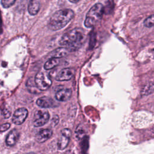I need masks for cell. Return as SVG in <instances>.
Instances as JSON below:
<instances>
[{"label": "cell", "mask_w": 154, "mask_h": 154, "mask_svg": "<svg viewBox=\"0 0 154 154\" xmlns=\"http://www.w3.org/2000/svg\"><path fill=\"white\" fill-rule=\"evenodd\" d=\"M72 90L70 88H63L58 90L55 94V99L58 101H67L72 96Z\"/></svg>", "instance_id": "30bf717a"}, {"label": "cell", "mask_w": 154, "mask_h": 154, "mask_svg": "<svg viewBox=\"0 0 154 154\" xmlns=\"http://www.w3.org/2000/svg\"><path fill=\"white\" fill-rule=\"evenodd\" d=\"M19 138V133L16 129L11 130L7 135L5 140V143L8 146H14L17 141Z\"/></svg>", "instance_id": "8fae6325"}, {"label": "cell", "mask_w": 154, "mask_h": 154, "mask_svg": "<svg viewBox=\"0 0 154 154\" xmlns=\"http://www.w3.org/2000/svg\"><path fill=\"white\" fill-rule=\"evenodd\" d=\"M75 74V70L72 68H64L56 76L55 79L58 81L70 80Z\"/></svg>", "instance_id": "52a82bcc"}, {"label": "cell", "mask_w": 154, "mask_h": 154, "mask_svg": "<svg viewBox=\"0 0 154 154\" xmlns=\"http://www.w3.org/2000/svg\"><path fill=\"white\" fill-rule=\"evenodd\" d=\"M104 7L101 3H96L88 10L84 20V25L86 28L94 26L102 18L103 14Z\"/></svg>", "instance_id": "3957f363"}, {"label": "cell", "mask_w": 154, "mask_h": 154, "mask_svg": "<svg viewBox=\"0 0 154 154\" xmlns=\"http://www.w3.org/2000/svg\"><path fill=\"white\" fill-rule=\"evenodd\" d=\"M37 105L43 108H49L57 106V103L51 97L43 96L39 97L36 101Z\"/></svg>", "instance_id": "ba28073f"}, {"label": "cell", "mask_w": 154, "mask_h": 154, "mask_svg": "<svg viewBox=\"0 0 154 154\" xmlns=\"http://www.w3.org/2000/svg\"><path fill=\"white\" fill-rule=\"evenodd\" d=\"M49 119V114L48 111L37 110L34 115L33 125L35 127H40L45 125Z\"/></svg>", "instance_id": "5b68a950"}, {"label": "cell", "mask_w": 154, "mask_h": 154, "mask_svg": "<svg viewBox=\"0 0 154 154\" xmlns=\"http://www.w3.org/2000/svg\"><path fill=\"white\" fill-rule=\"evenodd\" d=\"M58 120H59L58 117L57 116H55L54 117V118H52V122L54 123V125H57V124L58 123Z\"/></svg>", "instance_id": "603a6c76"}, {"label": "cell", "mask_w": 154, "mask_h": 154, "mask_svg": "<svg viewBox=\"0 0 154 154\" xmlns=\"http://www.w3.org/2000/svg\"><path fill=\"white\" fill-rule=\"evenodd\" d=\"M64 154H75V152L72 150H69L65 152Z\"/></svg>", "instance_id": "cb8c5ba5"}, {"label": "cell", "mask_w": 154, "mask_h": 154, "mask_svg": "<svg viewBox=\"0 0 154 154\" xmlns=\"http://www.w3.org/2000/svg\"><path fill=\"white\" fill-rule=\"evenodd\" d=\"M34 82L37 88L40 91L46 90L52 84V80L49 74L43 72L37 73L34 78Z\"/></svg>", "instance_id": "277c9868"}, {"label": "cell", "mask_w": 154, "mask_h": 154, "mask_svg": "<svg viewBox=\"0 0 154 154\" xmlns=\"http://www.w3.org/2000/svg\"><path fill=\"white\" fill-rule=\"evenodd\" d=\"M28 111L25 108H20L17 109L12 117V122L17 125L22 124L26 119Z\"/></svg>", "instance_id": "8992f818"}, {"label": "cell", "mask_w": 154, "mask_h": 154, "mask_svg": "<svg viewBox=\"0 0 154 154\" xmlns=\"http://www.w3.org/2000/svg\"><path fill=\"white\" fill-rule=\"evenodd\" d=\"M60 58L52 57V58H49V59L45 63L44 69H45V70H50V69H52L54 68L55 67H56L57 66H58V64L60 63Z\"/></svg>", "instance_id": "9a60e30c"}, {"label": "cell", "mask_w": 154, "mask_h": 154, "mask_svg": "<svg viewBox=\"0 0 154 154\" xmlns=\"http://www.w3.org/2000/svg\"><path fill=\"white\" fill-rule=\"evenodd\" d=\"M10 124L8 123L2 124V125L0 126V132L7 131L10 128Z\"/></svg>", "instance_id": "7402d4cb"}, {"label": "cell", "mask_w": 154, "mask_h": 154, "mask_svg": "<svg viewBox=\"0 0 154 154\" xmlns=\"http://www.w3.org/2000/svg\"><path fill=\"white\" fill-rule=\"evenodd\" d=\"M70 2L72 3H77L78 2H79L80 0H69Z\"/></svg>", "instance_id": "d4e9b609"}, {"label": "cell", "mask_w": 154, "mask_h": 154, "mask_svg": "<svg viewBox=\"0 0 154 154\" xmlns=\"http://www.w3.org/2000/svg\"><path fill=\"white\" fill-rule=\"evenodd\" d=\"M154 89V84H147L143 89L142 93L143 94H149L151 92H152L153 90Z\"/></svg>", "instance_id": "ac0fdd59"}, {"label": "cell", "mask_w": 154, "mask_h": 154, "mask_svg": "<svg viewBox=\"0 0 154 154\" xmlns=\"http://www.w3.org/2000/svg\"><path fill=\"white\" fill-rule=\"evenodd\" d=\"M16 0H1V4L4 8H7L11 7Z\"/></svg>", "instance_id": "ffe728a7"}, {"label": "cell", "mask_w": 154, "mask_h": 154, "mask_svg": "<svg viewBox=\"0 0 154 154\" xmlns=\"http://www.w3.org/2000/svg\"><path fill=\"white\" fill-rule=\"evenodd\" d=\"M40 2L39 0H30L28 7V11L30 15L31 16H35L36 15L38 11L40 10Z\"/></svg>", "instance_id": "7c38bea8"}, {"label": "cell", "mask_w": 154, "mask_h": 154, "mask_svg": "<svg viewBox=\"0 0 154 154\" xmlns=\"http://www.w3.org/2000/svg\"><path fill=\"white\" fill-rule=\"evenodd\" d=\"M143 25L147 28L154 26V14L146 17L143 22Z\"/></svg>", "instance_id": "e0dca14e"}, {"label": "cell", "mask_w": 154, "mask_h": 154, "mask_svg": "<svg viewBox=\"0 0 154 154\" xmlns=\"http://www.w3.org/2000/svg\"><path fill=\"white\" fill-rule=\"evenodd\" d=\"M70 137L66 135H61L57 143V146L59 150H63L67 147L70 141Z\"/></svg>", "instance_id": "4fadbf2b"}, {"label": "cell", "mask_w": 154, "mask_h": 154, "mask_svg": "<svg viewBox=\"0 0 154 154\" xmlns=\"http://www.w3.org/2000/svg\"><path fill=\"white\" fill-rule=\"evenodd\" d=\"M69 52V51L66 48L61 47V48H58L55 49L51 54V58L54 57V58H60L66 56Z\"/></svg>", "instance_id": "5bb4252c"}, {"label": "cell", "mask_w": 154, "mask_h": 154, "mask_svg": "<svg viewBox=\"0 0 154 154\" xmlns=\"http://www.w3.org/2000/svg\"><path fill=\"white\" fill-rule=\"evenodd\" d=\"M85 40V34L81 28H73L64 34L59 40V45L64 46L69 52L79 49Z\"/></svg>", "instance_id": "6da1fadb"}, {"label": "cell", "mask_w": 154, "mask_h": 154, "mask_svg": "<svg viewBox=\"0 0 154 154\" xmlns=\"http://www.w3.org/2000/svg\"><path fill=\"white\" fill-rule=\"evenodd\" d=\"M27 154H35V153L34 152H29V153H28Z\"/></svg>", "instance_id": "484cf974"}, {"label": "cell", "mask_w": 154, "mask_h": 154, "mask_svg": "<svg viewBox=\"0 0 154 154\" xmlns=\"http://www.w3.org/2000/svg\"><path fill=\"white\" fill-rule=\"evenodd\" d=\"M85 131L84 129V128L82 126H78V127L76 128V137L79 139H82L85 136Z\"/></svg>", "instance_id": "d6986e66"}, {"label": "cell", "mask_w": 154, "mask_h": 154, "mask_svg": "<svg viewBox=\"0 0 154 154\" xmlns=\"http://www.w3.org/2000/svg\"><path fill=\"white\" fill-rule=\"evenodd\" d=\"M88 136H84L81 139V149L82 154H86L88 149Z\"/></svg>", "instance_id": "2e32d148"}, {"label": "cell", "mask_w": 154, "mask_h": 154, "mask_svg": "<svg viewBox=\"0 0 154 154\" xmlns=\"http://www.w3.org/2000/svg\"><path fill=\"white\" fill-rule=\"evenodd\" d=\"M52 135V131L50 129H43L38 131L35 135V140L38 143H42L49 139Z\"/></svg>", "instance_id": "9c48e42d"}, {"label": "cell", "mask_w": 154, "mask_h": 154, "mask_svg": "<svg viewBox=\"0 0 154 154\" xmlns=\"http://www.w3.org/2000/svg\"><path fill=\"white\" fill-rule=\"evenodd\" d=\"M74 11L71 9L60 10L53 14L48 22V28L51 31H57L64 28L73 18Z\"/></svg>", "instance_id": "7a4b0ae2"}, {"label": "cell", "mask_w": 154, "mask_h": 154, "mask_svg": "<svg viewBox=\"0 0 154 154\" xmlns=\"http://www.w3.org/2000/svg\"><path fill=\"white\" fill-rule=\"evenodd\" d=\"M11 109L7 107H5L1 111V114L5 119L10 117L11 116Z\"/></svg>", "instance_id": "44dd1931"}]
</instances>
